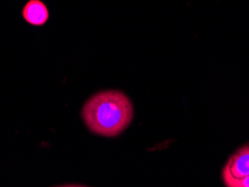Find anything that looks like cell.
Masks as SVG:
<instances>
[{"label":"cell","mask_w":249,"mask_h":187,"mask_svg":"<svg viewBox=\"0 0 249 187\" xmlns=\"http://www.w3.org/2000/svg\"><path fill=\"white\" fill-rule=\"evenodd\" d=\"M21 15L24 20L32 26H43L50 17L49 9L41 0H28Z\"/></svg>","instance_id":"7a4b0ae2"},{"label":"cell","mask_w":249,"mask_h":187,"mask_svg":"<svg viewBox=\"0 0 249 187\" xmlns=\"http://www.w3.org/2000/svg\"><path fill=\"white\" fill-rule=\"evenodd\" d=\"M222 178L226 186L228 187H249V175L244 176V177H240V178H237V177H233L228 170H226L225 168H223Z\"/></svg>","instance_id":"277c9868"},{"label":"cell","mask_w":249,"mask_h":187,"mask_svg":"<svg viewBox=\"0 0 249 187\" xmlns=\"http://www.w3.org/2000/svg\"><path fill=\"white\" fill-rule=\"evenodd\" d=\"M225 170L237 178L249 175V146L239 149L230 157Z\"/></svg>","instance_id":"3957f363"},{"label":"cell","mask_w":249,"mask_h":187,"mask_svg":"<svg viewBox=\"0 0 249 187\" xmlns=\"http://www.w3.org/2000/svg\"><path fill=\"white\" fill-rule=\"evenodd\" d=\"M82 118L91 133L116 137L130 124L134 107L129 98L120 91H102L86 102Z\"/></svg>","instance_id":"6da1fadb"}]
</instances>
